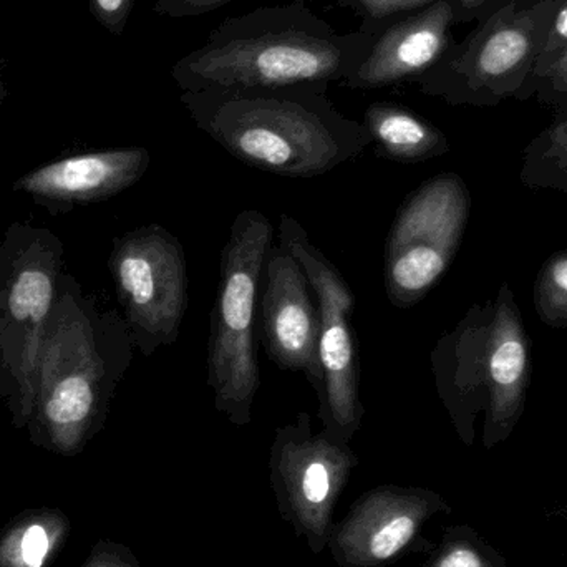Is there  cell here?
<instances>
[{
  "mask_svg": "<svg viewBox=\"0 0 567 567\" xmlns=\"http://www.w3.org/2000/svg\"><path fill=\"white\" fill-rule=\"evenodd\" d=\"M52 279L45 272L30 269L23 271L10 290L9 307L16 319H43L52 303Z\"/></svg>",
  "mask_w": 567,
  "mask_h": 567,
  "instance_id": "obj_20",
  "label": "cell"
},
{
  "mask_svg": "<svg viewBox=\"0 0 567 567\" xmlns=\"http://www.w3.org/2000/svg\"><path fill=\"white\" fill-rule=\"evenodd\" d=\"M152 163L146 148L89 153L53 163L23 179L29 192L72 198L115 195L138 182Z\"/></svg>",
  "mask_w": 567,
  "mask_h": 567,
  "instance_id": "obj_13",
  "label": "cell"
},
{
  "mask_svg": "<svg viewBox=\"0 0 567 567\" xmlns=\"http://www.w3.org/2000/svg\"><path fill=\"white\" fill-rule=\"evenodd\" d=\"M558 0H509L455 40L416 82L420 92L452 106L495 109L506 100L526 102L556 16Z\"/></svg>",
  "mask_w": 567,
  "mask_h": 567,
  "instance_id": "obj_5",
  "label": "cell"
},
{
  "mask_svg": "<svg viewBox=\"0 0 567 567\" xmlns=\"http://www.w3.org/2000/svg\"><path fill=\"white\" fill-rule=\"evenodd\" d=\"M536 313L545 326L567 329V249L549 256L535 281Z\"/></svg>",
  "mask_w": 567,
  "mask_h": 567,
  "instance_id": "obj_19",
  "label": "cell"
},
{
  "mask_svg": "<svg viewBox=\"0 0 567 567\" xmlns=\"http://www.w3.org/2000/svg\"><path fill=\"white\" fill-rule=\"evenodd\" d=\"M449 513L452 506L433 489L377 486L359 496L346 518L333 525L327 548L339 567H386L429 548L423 528Z\"/></svg>",
  "mask_w": 567,
  "mask_h": 567,
  "instance_id": "obj_10",
  "label": "cell"
},
{
  "mask_svg": "<svg viewBox=\"0 0 567 567\" xmlns=\"http://www.w3.org/2000/svg\"><path fill=\"white\" fill-rule=\"evenodd\" d=\"M133 339L145 355L178 340L188 309V262L175 235L152 225L126 236L113 256Z\"/></svg>",
  "mask_w": 567,
  "mask_h": 567,
  "instance_id": "obj_9",
  "label": "cell"
},
{
  "mask_svg": "<svg viewBox=\"0 0 567 567\" xmlns=\"http://www.w3.org/2000/svg\"><path fill=\"white\" fill-rule=\"evenodd\" d=\"M279 243L302 266L319 302V362L323 382L322 393L317 396V416L327 435L350 445L365 415L360 399L359 350L352 323L355 293L292 216L282 215L279 219Z\"/></svg>",
  "mask_w": 567,
  "mask_h": 567,
  "instance_id": "obj_7",
  "label": "cell"
},
{
  "mask_svg": "<svg viewBox=\"0 0 567 567\" xmlns=\"http://www.w3.org/2000/svg\"><path fill=\"white\" fill-rule=\"evenodd\" d=\"M275 228L258 209L236 216L219 262L218 292L212 310L208 382L215 406L233 425L248 426L261 389L256 322L266 259Z\"/></svg>",
  "mask_w": 567,
  "mask_h": 567,
  "instance_id": "obj_4",
  "label": "cell"
},
{
  "mask_svg": "<svg viewBox=\"0 0 567 567\" xmlns=\"http://www.w3.org/2000/svg\"><path fill=\"white\" fill-rule=\"evenodd\" d=\"M179 102L233 158L286 178L326 175L372 145L362 122L316 90H205L182 92Z\"/></svg>",
  "mask_w": 567,
  "mask_h": 567,
  "instance_id": "obj_2",
  "label": "cell"
},
{
  "mask_svg": "<svg viewBox=\"0 0 567 567\" xmlns=\"http://www.w3.org/2000/svg\"><path fill=\"white\" fill-rule=\"evenodd\" d=\"M567 53V0H558L556 7L555 20H553L551 30H549L548 40H546L545 49L538 59L535 73H533L532 82L526 90V100L535 99L536 90L539 83L545 79L546 73L551 66Z\"/></svg>",
  "mask_w": 567,
  "mask_h": 567,
  "instance_id": "obj_21",
  "label": "cell"
},
{
  "mask_svg": "<svg viewBox=\"0 0 567 567\" xmlns=\"http://www.w3.org/2000/svg\"><path fill=\"white\" fill-rule=\"evenodd\" d=\"M536 102L556 115L567 113V53L551 66L539 83Z\"/></svg>",
  "mask_w": 567,
  "mask_h": 567,
  "instance_id": "obj_22",
  "label": "cell"
},
{
  "mask_svg": "<svg viewBox=\"0 0 567 567\" xmlns=\"http://www.w3.org/2000/svg\"><path fill=\"white\" fill-rule=\"evenodd\" d=\"M82 567H142L126 546L113 542H100L90 553Z\"/></svg>",
  "mask_w": 567,
  "mask_h": 567,
  "instance_id": "obj_25",
  "label": "cell"
},
{
  "mask_svg": "<svg viewBox=\"0 0 567 567\" xmlns=\"http://www.w3.org/2000/svg\"><path fill=\"white\" fill-rule=\"evenodd\" d=\"M229 2H235V0H156L153 10L162 17L186 19V17H199L215 12Z\"/></svg>",
  "mask_w": 567,
  "mask_h": 567,
  "instance_id": "obj_24",
  "label": "cell"
},
{
  "mask_svg": "<svg viewBox=\"0 0 567 567\" xmlns=\"http://www.w3.org/2000/svg\"><path fill=\"white\" fill-rule=\"evenodd\" d=\"M357 453L323 430L313 433L309 413L278 426L269 453V480L284 522L306 539L313 556L329 546L333 513L359 466Z\"/></svg>",
  "mask_w": 567,
  "mask_h": 567,
  "instance_id": "obj_8",
  "label": "cell"
},
{
  "mask_svg": "<svg viewBox=\"0 0 567 567\" xmlns=\"http://www.w3.org/2000/svg\"><path fill=\"white\" fill-rule=\"evenodd\" d=\"M261 343L281 370L302 373L322 393L319 362L320 313L316 292L302 266L281 243L272 245L259 292Z\"/></svg>",
  "mask_w": 567,
  "mask_h": 567,
  "instance_id": "obj_11",
  "label": "cell"
},
{
  "mask_svg": "<svg viewBox=\"0 0 567 567\" xmlns=\"http://www.w3.org/2000/svg\"><path fill=\"white\" fill-rule=\"evenodd\" d=\"M96 409V386L89 377L62 380L47 402L45 413L62 450H75Z\"/></svg>",
  "mask_w": 567,
  "mask_h": 567,
  "instance_id": "obj_17",
  "label": "cell"
},
{
  "mask_svg": "<svg viewBox=\"0 0 567 567\" xmlns=\"http://www.w3.org/2000/svg\"><path fill=\"white\" fill-rule=\"evenodd\" d=\"M519 179L526 188L567 193V113L525 146Z\"/></svg>",
  "mask_w": 567,
  "mask_h": 567,
  "instance_id": "obj_16",
  "label": "cell"
},
{
  "mask_svg": "<svg viewBox=\"0 0 567 567\" xmlns=\"http://www.w3.org/2000/svg\"><path fill=\"white\" fill-rule=\"evenodd\" d=\"M90 12L93 19L109 30L113 35L120 37L128 25L135 0H89Z\"/></svg>",
  "mask_w": 567,
  "mask_h": 567,
  "instance_id": "obj_23",
  "label": "cell"
},
{
  "mask_svg": "<svg viewBox=\"0 0 567 567\" xmlns=\"http://www.w3.org/2000/svg\"><path fill=\"white\" fill-rule=\"evenodd\" d=\"M455 7L450 0L389 20L377 29L372 49L343 86L380 90L419 82L455 43Z\"/></svg>",
  "mask_w": 567,
  "mask_h": 567,
  "instance_id": "obj_12",
  "label": "cell"
},
{
  "mask_svg": "<svg viewBox=\"0 0 567 567\" xmlns=\"http://www.w3.org/2000/svg\"><path fill=\"white\" fill-rule=\"evenodd\" d=\"M377 30L337 33L303 0L226 17L205 45L173 63L182 92L309 89L327 93L365 59Z\"/></svg>",
  "mask_w": 567,
  "mask_h": 567,
  "instance_id": "obj_1",
  "label": "cell"
},
{
  "mask_svg": "<svg viewBox=\"0 0 567 567\" xmlns=\"http://www.w3.org/2000/svg\"><path fill=\"white\" fill-rule=\"evenodd\" d=\"M561 515H565V518H567V506L565 509H563Z\"/></svg>",
  "mask_w": 567,
  "mask_h": 567,
  "instance_id": "obj_27",
  "label": "cell"
},
{
  "mask_svg": "<svg viewBox=\"0 0 567 567\" xmlns=\"http://www.w3.org/2000/svg\"><path fill=\"white\" fill-rule=\"evenodd\" d=\"M532 346L508 282L440 337L430 355L436 393L466 446L475 445L480 416L486 450L515 432L532 385Z\"/></svg>",
  "mask_w": 567,
  "mask_h": 567,
  "instance_id": "obj_3",
  "label": "cell"
},
{
  "mask_svg": "<svg viewBox=\"0 0 567 567\" xmlns=\"http://www.w3.org/2000/svg\"><path fill=\"white\" fill-rule=\"evenodd\" d=\"M3 65L0 63V102H2L3 96H6V85H3Z\"/></svg>",
  "mask_w": 567,
  "mask_h": 567,
  "instance_id": "obj_26",
  "label": "cell"
},
{
  "mask_svg": "<svg viewBox=\"0 0 567 567\" xmlns=\"http://www.w3.org/2000/svg\"><path fill=\"white\" fill-rule=\"evenodd\" d=\"M472 212L465 179L440 173L413 189L396 212L383 249V286L396 309L422 302L458 255Z\"/></svg>",
  "mask_w": 567,
  "mask_h": 567,
  "instance_id": "obj_6",
  "label": "cell"
},
{
  "mask_svg": "<svg viewBox=\"0 0 567 567\" xmlns=\"http://www.w3.org/2000/svg\"><path fill=\"white\" fill-rule=\"evenodd\" d=\"M423 567H506L505 556L472 526H450Z\"/></svg>",
  "mask_w": 567,
  "mask_h": 567,
  "instance_id": "obj_18",
  "label": "cell"
},
{
  "mask_svg": "<svg viewBox=\"0 0 567 567\" xmlns=\"http://www.w3.org/2000/svg\"><path fill=\"white\" fill-rule=\"evenodd\" d=\"M69 535V518L59 509H27L0 533V567H50Z\"/></svg>",
  "mask_w": 567,
  "mask_h": 567,
  "instance_id": "obj_15",
  "label": "cell"
},
{
  "mask_svg": "<svg viewBox=\"0 0 567 567\" xmlns=\"http://www.w3.org/2000/svg\"><path fill=\"white\" fill-rule=\"evenodd\" d=\"M362 125L380 158L416 165L450 152L445 133L409 106L373 102L363 113Z\"/></svg>",
  "mask_w": 567,
  "mask_h": 567,
  "instance_id": "obj_14",
  "label": "cell"
}]
</instances>
